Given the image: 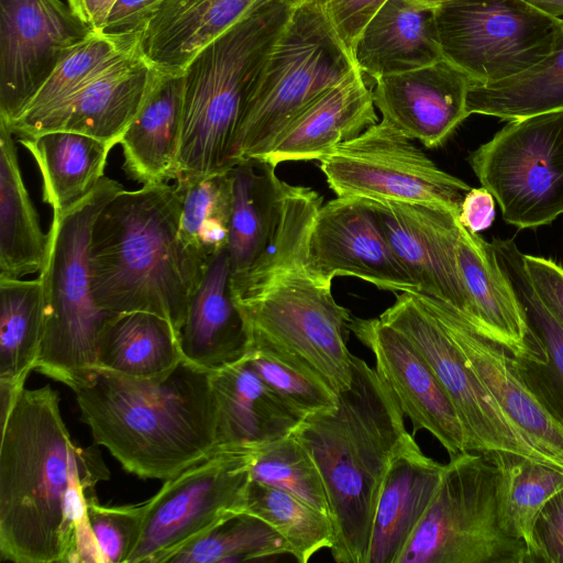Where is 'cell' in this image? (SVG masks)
<instances>
[{
  "label": "cell",
  "instance_id": "cell-1",
  "mask_svg": "<svg viewBox=\"0 0 563 563\" xmlns=\"http://www.w3.org/2000/svg\"><path fill=\"white\" fill-rule=\"evenodd\" d=\"M109 477L99 451L71 439L57 391L24 387L1 421V559L79 562V543L91 532L87 504Z\"/></svg>",
  "mask_w": 563,
  "mask_h": 563
},
{
  "label": "cell",
  "instance_id": "cell-2",
  "mask_svg": "<svg viewBox=\"0 0 563 563\" xmlns=\"http://www.w3.org/2000/svg\"><path fill=\"white\" fill-rule=\"evenodd\" d=\"M70 389L95 443L141 478H172L216 450L212 372L185 358L151 378L96 366Z\"/></svg>",
  "mask_w": 563,
  "mask_h": 563
},
{
  "label": "cell",
  "instance_id": "cell-3",
  "mask_svg": "<svg viewBox=\"0 0 563 563\" xmlns=\"http://www.w3.org/2000/svg\"><path fill=\"white\" fill-rule=\"evenodd\" d=\"M175 185L121 190L96 218L88 246L91 292L111 313L144 311L166 319L177 335L208 268L180 236Z\"/></svg>",
  "mask_w": 563,
  "mask_h": 563
},
{
  "label": "cell",
  "instance_id": "cell-4",
  "mask_svg": "<svg viewBox=\"0 0 563 563\" xmlns=\"http://www.w3.org/2000/svg\"><path fill=\"white\" fill-rule=\"evenodd\" d=\"M352 380L336 407L302 419L294 434L314 460L327 492L338 563H367L384 477L404 437L405 415L386 382L351 355Z\"/></svg>",
  "mask_w": 563,
  "mask_h": 563
},
{
  "label": "cell",
  "instance_id": "cell-5",
  "mask_svg": "<svg viewBox=\"0 0 563 563\" xmlns=\"http://www.w3.org/2000/svg\"><path fill=\"white\" fill-rule=\"evenodd\" d=\"M296 5L275 0L256 8L186 66L175 180L224 173L236 165L234 145L245 100Z\"/></svg>",
  "mask_w": 563,
  "mask_h": 563
},
{
  "label": "cell",
  "instance_id": "cell-6",
  "mask_svg": "<svg viewBox=\"0 0 563 563\" xmlns=\"http://www.w3.org/2000/svg\"><path fill=\"white\" fill-rule=\"evenodd\" d=\"M123 189L117 180L104 176L73 208L53 212L38 276L44 325L35 371L69 388L98 366L99 333L111 312L99 308L92 296L88 246L99 212Z\"/></svg>",
  "mask_w": 563,
  "mask_h": 563
},
{
  "label": "cell",
  "instance_id": "cell-7",
  "mask_svg": "<svg viewBox=\"0 0 563 563\" xmlns=\"http://www.w3.org/2000/svg\"><path fill=\"white\" fill-rule=\"evenodd\" d=\"M356 68L324 13L307 0L297 4L245 100L235 164L261 159L292 120Z\"/></svg>",
  "mask_w": 563,
  "mask_h": 563
},
{
  "label": "cell",
  "instance_id": "cell-8",
  "mask_svg": "<svg viewBox=\"0 0 563 563\" xmlns=\"http://www.w3.org/2000/svg\"><path fill=\"white\" fill-rule=\"evenodd\" d=\"M489 456H450L437 492L397 563H525L526 544L499 523Z\"/></svg>",
  "mask_w": 563,
  "mask_h": 563
},
{
  "label": "cell",
  "instance_id": "cell-9",
  "mask_svg": "<svg viewBox=\"0 0 563 563\" xmlns=\"http://www.w3.org/2000/svg\"><path fill=\"white\" fill-rule=\"evenodd\" d=\"M260 451L216 449L165 479L161 489L144 501L140 533L126 563H168L190 542L245 512L251 468Z\"/></svg>",
  "mask_w": 563,
  "mask_h": 563
},
{
  "label": "cell",
  "instance_id": "cell-10",
  "mask_svg": "<svg viewBox=\"0 0 563 563\" xmlns=\"http://www.w3.org/2000/svg\"><path fill=\"white\" fill-rule=\"evenodd\" d=\"M468 163L507 223H552L563 214V110L510 120Z\"/></svg>",
  "mask_w": 563,
  "mask_h": 563
},
{
  "label": "cell",
  "instance_id": "cell-11",
  "mask_svg": "<svg viewBox=\"0 0 563 563\" xmlns=\"http://www.w3.org/2000/svg\"><path fill=\"white\" fill-rule=\"evenodd\" d=\"M434 16L443 58L479 84L537 64L563 25L526 0H448Z\"/></svg>",
  "mask_w": 563,
  "mask_h": 563
},
{
  "label": "cell",
  "instance_id": "cell-12",
  "mask_svg": "<svg viewBox=\"0 0 563 563\" xmlns=\"http://www.w3.org/2000/svg\"><path fill=\"white\" fill-rule=\"evenodd\" d=\"M319 162L329 187L342 198L426 203L460 213L471 189L383 120Z\"/></svg>",
  "mask_w": 563,
  "mask_h": 563
},
{
  "label": "cell",
  "instance_id": "cell-13",
  "mask_svg": "<svg viewBox=\"0 0 563 563\" xmlns=\"http://www.w3.org/2000/svg\"><path fill=\"white\" fill-rule=\"evenodd\" d=\"M401 332L430 365L463 427L467 452H506L549 466L514 427L435 317L411 291L396 292L379 317Z\"/></svg>",
  "mask_w": 563,
  "mask_h": 563
},
{
  "label": "cell",
  "instance_id": "cell-14",
  "mask_svg": "<svg viewBox=\"0 0 563 563\" xmlns=\"http://www.w3.org/2000/svg\"><path fill=\"white\" fill-rule=\"evenodd\" d=\"M93 31L60 0L0 2V120L19 118L57 65Z\"/></svg>",
  "mask_w": 563,
  "mask_h": 563
},
{
  "label": "cell",
  "instance_id": "cell-15",
  "mask_svg": "<svg viewBox=\"0 0 563 563\" xmlns=\"http://www.w3.org/2000/svg\"><path fill=\"white\" fill-rule=\"evenodd\" d=\"M308 262L325 284L352 276L383 290L417 291L366 199L336 197L319 208L309 233Z\"/></svg>",
  "mask_w": 563,
  "mask_h": 563
},
{
  "label": "cell",
  "instance_id": "cell-16",
  "mask_svg": "<svg viewBox=\"0 0 563 563\" xmlns=\"http://www.w3.org/2000/svg\"><path fill=\"white\" fill-rule=\"evenodd\" d=\"M411 292L441 323L461 350L466 364L522 438L552 467L563 473V427L521 379L510 351L481 332L451 305L420 292Z\"/></svg>",
  "mask_w": 563,
  "mask_h": 563
},
{
  "label": "cell",
  "instance_id": "cell-17",
  "mask_svg": "<svg viewBox=\"0 0 563 563\" xmlns=\"http://www.w3.org/2000/svg\"><path fill=\"white\" fill-rule=\"evenodd\" d=\"M367 201L416 292L451 305L476 327L457 266L459 213L426 203Z\"/></svg>",
  "mask_w": 563,
  "mask_h": 563
},
{
  "label": "cell",
  "instance_id": "cell-18",
  "mask_svg": "<svg viewBox=\"0 0 563 563\" xmlns=\"http://www.w3.org/2000/svg\"><path fill=\"white\" fill-rule=\"evenodd\" d=\"M350 330L375 356L376 372L394 393L413 431L430 432L450 456L467 452L461 421L424 357L379 318H353Z\"/></svg>",
  "mask_w": 563,
  "mask_h": 563
},
{
  "label": "cell",
  "instance_id": "cell-19",
  "mask_svg": "<svg viewBox=\"0 0 563 563\" xmlns=\"http://www.w3.org/2000/svg\"><path fill=\"white\" fill-rule=\"evenodd\" d=\"M374 80V104L382 120L428 148L443 145L470 117L466 97L471 79L444 58Z\"/></svg>",
  "mask_w": 563,
  "mask_h": 563
},
{
  "label": "cell",
  "instance_id": "cell-20",
  "mask_svg": "<svg viewBox=\"0 0 563 563\" xmlns=\"http://www.w3.org/2000/svg\"><path fill=\"white\" fill-rule=\"evenodd\" d=\"M156 70L137 49L15 135L64 130L113 147L143 106Z\"/></svg>",
  "mask_w": 563,
  "mask_h": 563
},
{
  "label": "cell",
  "instance_id": "cell-21",
  "mask_svg": "<svg viewBox=\"0 0 563 563\" xmlns=\"http://www.w3.org/2000/svg\"><path fill=\"white\" fill-rule=\"evenodd\" d=\"M444 467L406 433L383 481L367 563H397L437 492Z\"/></svg>",
  "mask_w": 563,
  "mask_h": 563
},
{
  "label": "cell",
  "instance_id": "cell-22",
  "mask_svg": "<svg viewBox=\"0 0 563 563\" xmlns=\"http://www.w3.org/2000/svg\"><path fill=\"white\" fill-rule=\"evenodd\" d=\"M377 119L373 89L356 68L292 120L257 161L273 167L290 161H319Z\"/></svg>",
  "mask_w": 563,
  "mask_h": 563
},
{
  "label": "cell",
  "instance_id": "cell-23",
  "mask_svg": "<svg viewBox=\"0 0 563 563\" xmlns=\"http://www.w3.org/2000/svg\"><path fill=\"white\" fill-rule=\"evenodd\" d=\"M231 276L225 250L210 262L178 334L184 358L210 372L243 360L250 349L244 320L232 296Z\"/></svg>",
  "mask_w": 563,
  "mask_h": 563
},
{
  "label": "cell",
  "instance_id": "cell-24",
  "mask_svg": "<svg viewBox=\"0 0 563 563\" xmlns=\"http://www.w3.org/2000/svg\"><path fill=\"white\" fill-rule=\"evenodd\" d=\"M216 449L262 450L291 434L301 419L252 369L245 357L212 372Z\"/></svg>",
  "mask_w": 563,
  "mask_h": 563
},
{
  "label": "cell",
  "instance_id": "cell-25",
  "mask_svg": "<svg viewBox=\"0 0 563 563\" xmlns=\"http://www.w3.org/2000/svg\"><path fill=\"white\" fill-rule=\"evenodd\" d=\"M456 258L476 328L514 356L532 351L534 336L492 243L460 223Z\"/></svg>",
  "mask_w": 563,
  "mask_h": 563
},
{
  "label": "cell",
  "instance_id": "cell-26",
  "mask_svg": "<svg viewBox=\"0 0 563 563\" xmlns=\"http://www.w3.org/2000/svg\"><path fill=\"white\" fill-rule=\"evenodd\" d=\"M352 56L356 67L374 79L443 59L434 9L387 0L361 32Z\"/></svg>",
  "mask_w": 563,
  "mask_h": 563
},
{
  "label": "cell",
  "instance_id": "cell-27",
  "mask_svg": "<svg viewBox=\"0 0 563 563\" xmlns=\"http://www.w3.org/2000/svg\"><path fill=\"white\" fill-rule=\"evenodd\" d=\"M498 263L522 308L536 344L512 361L521 379L547 411L563 427V328L539 299L514 240L492 242Z\"/></svg>",
  "mask_w": 563,
  "mask_h": 563
},
{
  "label": "cell",
  "instance_id": "cell-28",
  "mask_svg": "<svg viewBox=\"0 0 563 563\" xmlns=\"http://www.w3.org/2000/svg\"><path fill=\"white\" fill-rule=\"evenodd\" d=\"M183 74L156 70L120 145L124 168L143 185L175 179L183 118Z\"/></svg>",
  "mask_w": 563,
  "mask_h": 563
},
{
  "label": "cell",
  "instance_id": "cell-29",
  "mask_svg": "<svg viewBox=\"0 0 563 563\" xmlns=\"http://www.w3.org/2000/svg\"><path fill=\"white\" fill-rule=\"evenodd\" d=\"M19 141L38 166L43 200L57 213L73 208L98 186L112 148L92 136L64 130Z\"/></svg>",
  "mask_w": 563,
  "mask_h": 563
},
{
  "label": "cell",
  "instance_id": "cell-30",
  "mask_svg": "<svg viewBox=\"0 0 563 563\" xmlns=\"http://www.w3.org/2000/svg\"><path fill=\"white\" fill-rule=\"evenodd\" d=\"M47 243L21 174L12 132L0 120V277L40 272Z\"/></svg>",
  "mask_w": 563,
  "mask_h": 563
},
{
  "label": "cell",
  "instance_id": "cell-31",
  "mask_svg": "<svg viewBox=\"0 0 563 563\" xmlns=\"http://www.w3.org/2000/svg\"><path fill=\"white\" fill-rule=\"evenodd\" d=\"M184 360L178 335L164 318L144 311L110 313L98 339V366L134 377L167 374Z\"/></svg>",
  "mask_w": 563,
  "mask_h": 563
},
{
  "label": "cell",
  "instance_id": "cell-32",
  "mask_svg": "<svg viewBox=\"0 0 563 563\" xmlns=\"http://www.w3.org/2000/svg\"><path fill=\"white\" fill-rule=\"evenodd\" d=\"M466 109L508 121L563 110V25L537 64L498 81H470Z\"/></svg>",
  "mask_w": 563,
  "mask_h": 563
},
{
  "label": "cell",
  "instance_id": "cell-33",
  "mask_svg": "<svg viewBox=\"0 0 563 563\" xmlns=\"http://www.w3.org/2000/svg\"><path fill=\"white\" fill-rule=\"evenodd\" d=\"M276 167L245 159L232 169V210L228 254L232 274L249 268L264 251L275 218Z\"/></svg>",
  "mask_w": 563,
  "mask_h": 563
},
{
  "label": "cell",
  "instance_id": "cell-34",
  "mask_svg": "<svg viewBox=\"0 0 563 563\" xmlns=\"http://www.w3.org/2000/svg\"><path fill=\"white\" fill-rule=\"evenodd\" d=\"M43 325L41 279L0 277V389L25 387L36 367Z\"/></svg>",
  "mask_w": 563,
  "mask_h": 563
},
{
  "label": "cell",
  "instance_id": "cell-35",
  "mask_svg": "<svg viewBox=\"0 0 563 563\" xmlns=\"http://www.w3.org/2000/svg\"><path fill=\"white\" fill-rule=\"evenodd\" d=\"M497 467L499 523L514 539L527 544L544 505L563 488V473L518 454L487 455Z\"/></svg>",
  "mask_w": 563,
  "mask_h": 563
},
{
  "label": "cell",
  "instance_id": "cell-36",
  "mask_svg": "<svg viewBox=\"0 0 563 563\" xmlns=\"http://www.w3.org/2000/svg\"><path fill=\"white\" fill-rule=\"evenodd\" d=\"M181 203L180 236L207 266L228 250L232 210L231 169L198 178L176 180Z\"/></svg>",
  "mask_w": 563,
  "mask_h": 563
},
{
  "label": "cell",
  "instance_id": "cell-37",
  "mask_svg": "<svg viewBox=\"0 0 563 563\" xmlns=\"http://www.w3.org/2000/svg\"><path fill=\"white\" fill-rule=\"evenodd\" d=\"M137 49V44L92 32L57 65L22 114L7 123L8 128L16 134Z\"/></svg>",
  "mask_w": 563,
  "mask_h": 563
},
{
  "label": "cell",
  "instance_id": "cell-38",
  "mask_svg": "<svg viewBox=\"0 0 563 563\" xmlns=\"http://www.w3.org/2000/svg\"><path fill=\"white\" fill-rule=\"evenodd\" d=\"M245 512L267 522L285 541L288 554L307 563L318 551L334 544L331 519L296 496L251 481Z\"/></svg>",
  "mask_w": 563,
  "mask_h": 563
},
{
  "label": "cell",
  "instance_id": "cell-39",
  "mask_svg": "<svg viewBox=\"0 0 563 563\" xmlns=\"http://www.w3.org/2000/svg\"><path fill=\"white\" fill-rule=\"evenodd\" d=\"M288 553L284 539L263 519L239 514L176 552L168 563H229Z\"/></svg>",
  "mask_w": 563,
  "mask_h": 563
},
{
  "label": "cell",
  "instance_id": "cell-40",
  "mask_svg": "<svg viewBox=\"0 0 563 563\" xmlns=\"http://www.w3.org/2000/svg\"><path fill=\"white\" fill-rule=\"evenodd\" d=\"M251 477L252 481L288 492L331 519L321 473L294 432L258 452Z\"/></svg>",
  "mask_w": 563,
  "mask_h": 563
},
{
  "label": "cell",
  "instance_id": "cell-41",
  "mask_svg": "<svg viewBox=\"0 0 563 563\" xmlns=\"http://www.w3.org/2000/svg\"><path fill=\"white\" fill-rule=\"evenodd\" d=\"M245 360L301 420L336 407L338 394L322 378L300 365L254 347L249 350Z\"/></svg>",
  "mask_w": 563,
  "mask_h": 563
},
{
  "label": "cell",
  "instance_id": "cell-42",
  "mask_svg": "<svg viewBox=\"0 0 563 563\" xmlns=\"http://www.w3.org/2000/svg\"><path fill=\"white\" fill-rule=\"evenodd\" d=\"M144 503L102 506L98 499L87 504L86 518L101 563H126L141 529Z\"/></svg>",
  "mask_w": 563,
  "mask_h": 563
},
{
  "label": "cell",
  "instance_id": "cell-43",
  "mask_svg": "<svg viewBox=\"0 0 563 563\" xmlns=\"http://www.w3.org/2000/svg\"><path fill=\"white\" fill-rule=\"evenodd\" d=\"M525 563H563V488L541 509L527 544Z\"/></svg>",
  "mask_w": 563,
  "mask_h": 563
},
{
  "label": "cell",
  "instance_id": "cell-44",
  "mask_svg": "<svg viewBox=\"0 0 563 563\" xmlns=\"http://www.w3.org/2000/svg\"><path fill=\"white\" fill-rule=\"evenodd\" d=\"M327 16L335 33L352 54L361 32L387 0H307Z\"/></svg>",
  "mask_w": 563,
  "mask_h": 563
},
{
  "label": "cell",
  "instance_id": "cell-45",
  "mask_svg": "<svg viewBox=\"0 0 563 563\" xmlns=\"http://www.w3.org/2000/svg\"><path fill=\"white\" fill-rule=\"evenodd\" d=\"M162 0H117L100 33L114 40L139 44L147 22Z\"/></svg>",
  "mask_w": 563,
  "mask_h": 563
},
{
  "label": "cell",
  "instance_id": "cell-46",
  "mask_svg": "<svg viewBox=\"0 0 563 563\" xmlns=\"http://www.w3.org/2000/svg\"><path fill=\"white\" fill-rule=\"evenodd\" d=\"M523 264L537 296L563 328V266L551 258L527 254Z\"/></svg>",
  "mask_w": 563,
  "mask_h": 563
},
{
  "label": "cell",
  "instance_id": "cell-47",
  "mask_svg": "<svg viewBox=\"0 0 563 563\" xmlns=\"http://www.w3.org/2000/svg\"><path fill=\"white\" fill-rule=\"evenodd\" d=\"M495 201L486 188H471L461 203L460 223L474 233L489 228L495 219Z\"/></svg>",
  "mask_w": 563,
  "mask_h": 563
},
{
  "label": "cell",
  "instance_id": "cell-48",
  "mask_svg": "<svg viewBox=\"0 0 563 563\" xmlns=\"http://www.w3.org/2000/svg\"><path fill=\"white\" fill-rule=\"evenodd\" d=\"M117 0H80V19L93 32H100Z\"/></svg>",
  "mask_w": 563,
  "mask_h": 563
},
{
  "label": "cell",
  "instance_id": "cell-49",
  "mask_svg": "<svg viewBox=\"0 0 563 563\" xmlns=\"http://www.w3.org/2000/svg\"><path fill=\"white\" fill-rule=\"evenodd\" d=\"M543 12L556 16H563V0H526Z\"/></svg>",
  "mask_w": 563,
  "mask_h": 563
},
{
  "label": "cell",
  "instance_id": "cell-50",
  "mask_svg": "<svg viewBox=\"0 0 563 563\" xmlns=\"http://www.w3.org/2000/svg\"><path fill=\"white\" fill-rule=\"evenodd\" d=\"M198 0H162L154 13H164L185 8Z\"/></svg>",
  "mask_w": 563,
  "mask_h": 563
},
{
  "label": "cell",
  "instance_id": "cell-51",
  "mask_svg": "<svg viewBox=\"0 0 563 563\" xmlns=\"http://www.w3.org/2000/svg\"><path fill=\"white\" fill-rule=\"evenodd\" d=\"M418 5L429 8V9H435L441 3L448 1V0H409Z\"/></svg>",
  "mask_w": 563,
  "mask_h": 563
},
{
  "label": "cell",
  "instance_id": "cell-52",
  "mask_svg": "<svg viewBox=\"0 0 563 563\" xmlns=\"http://www.w3.org/2000/svg\"><path fill=\"white\" fill-rule=\"evenodd\" d=\"M74 13L80 19V0H66ZM81 20V19H80Z\"/></svg>",
  "mask_w": 563,
  "mask_h": 563
},
{
  "label": "cell",
  "instance_id": "cell-53",
  "mask_svg": "<svg viewBox=\"0 0 563 563\" xmlns=\"http://www.w3.org/2000/svg\"><path fill=\"white\" fill-rule=\"evenodd\" d=\"M8 1H11V0H0V2H8Z\"/></svg>",
  "mask_w": 563,
  "mask_h": 563
}]
</instances>
